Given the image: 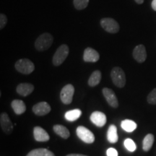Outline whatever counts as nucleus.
I'll list each match as a JSON object with an SVG mask.
<instances>
[{
	"instance_id": "1",
	"label": "nucleus",
	"mask_w": 156,
	"mask_h": 156,
	"mask_svg": "<svg viewBox=\"0 0 156 156\" xmlns=\"http://www.w3.org/2000/svg\"><path fill=\"white\" fill-rule=\"evenodd\" d=\"M54 41V37L48 33L40 35L35 42V48L38 51H44L51 47Z\"/></svg>"
},
{
	"instance_id": "2",
	"label": "nucleus",
	"mask_w": 156,
	"mask_h": 156,
	"mask_svg": "<svg viewBox=\"0 0 156 156\" xmlns=\"http://www.w3.org/2000/svg\"><path fill=\"white\" fill-rule=\"evenodd\" d=\"M111 77H112L113 83L116 87H124L126 85V75L124 72L121 67H115L111 72Z\"/></svg>"
},
{
	"instance_id": "3",
	"label": "nucleus",
	"mask_w": 156,
	"mask_h": 156,
	"mask_svg": "<svg viewBox=\"0 0 156 156\" xmlns=\"http://www.w3.org/2000/svg\"><path fill=\"white\" fill-rule=\"evenodd\" d=\"M15 67L17 72L23 75H30L35 69V65L28 58H21L17 61Z\"/></svg>"
},
{
	"instance_id": "4",
	"label": "nucleus",
	"mask_w": 156,
	"mask_h": 156,
	"mask_svg": "<svg viewBox=\"0 0 156 156\" xmlns=\"http://www.w3.org/2000/svg\"><path fill=\"white\" fill-rule=\"evenodd\" d=\"M69 47L66 44H62L56 49L55 54L53 56V64L54 66H59L65 61L69 55Z\"/></svg>"
},
{
	"instance_id": "5",
	"label": "nucleus",
	"mask_w": 156,
	"mask_h": 156,
	"mask_svg": "<svg viewBox=\"0 0 156 156\" xmlns=\"http://www.w3.org/2000/svg\"><path fill=\"white\" fill-rule=\"evenodd\" d=\"M101 25L106 32L109 34H116L120 30L119 23L114 19L111 17H104L101 20Z\"/></svg>"
},
{
	"instance_id": "6",
	"label": "nucleus",
	"mask_w": 156,
	"mask_h": 156,
	"mask_svg": "<svg viewBox=\"0 0 156 156\" xmlns=\"http://www.w3.org/2000/svg\"><path fill=\"white\" fill-rule=\"evenodd\" d=\"M76 133L78 137L82 141L87 144H91L95 141V136L91 131H90L88 129L83 126H78L76 129Z\"/></svg>"
},
{
	"instance_id": "7",
	"label": "nucleus",
	"mask_w": 156,
	"mask_h": 156,
	"mask_svg": "<svg viewBox=\"0 0 156 156\" xmlns=\"http://www.w3.org/2000/svg\"><path fill=\"white\" fill-rule=\"evenodd\" d=\"M75 87L71 84H68L63 87L60 93V98L64 104H70L73 102Z\"/></svg>"
},
{
	"instance_id": "8",
	"label": "nucleus",
	"mask_w": 156,
	"mask_h": 156,
	"mask_svg": "<svg viewBox=\"0 0 156 156\" xmlns=\"http://www.w3.org/2000/svg\"><path fill=\"white\" fill-rule=\"evenodd\" d=\"M0 125L2 131L7 134H10L13 131V124L7 114L2 113L0 116Z\"/></svg>"
},
{
	"instance_id": "9",
	"label": "nucleus",
	"mask_w": 156,
	"mask_h": 156,
	"mask_svg": "<svg viewBox=\"0 0 156 156\" xmlns=\"http://www.w3.org/2000/svg\"><path fill=\"white\" fill-rule=\"evenodd\" d=\"M103 96L106 98L107 103L109 104V106L113 107V108H117L119 106L118 99H117L115 93L112 89L108 88V87H104L103 89Z\"/></svg>"
},
{
	"instance_id": "10",
	"label": "nucleus",
	"mask_w": 156,
	"mask_h": 156,
	"mask_svg": "<svg viewBox=\"0 0 156 156\" xmlns=\"http://www.w3.org/2000/svg\"><path fill=\"white\" fill-rule=\"evenodd\" d=\"M51 106L47 102H40L36 103L33 107V112L37 116H45L51 112Z\"/></svg>"
},
{
	"instance_id": "11",
	"label": "nucleus",
	"mask_w": 156,
	"mask_h": 156,
	"mask_svg": "<svg viewBox=\"0 0 156 156\" xmlns=\"http://www.w3.org/2000/svg\"><path fill=\"white\" fill-rule=\"evenodd\" d=\"M132 55H133L134 59L139 63H142L145 62L147 58V52H146L145 46L142 44L136 46L134 48Z\"/></svg>"
},
{
	"instance_id": "12",
	"label": "nucleus",
	"mask_w": 156,
	"mask_h": 156,
	"mask_svg": "<svg viewBox=\"0 0 156 156\" xmlns=\"http://www.w3.org/2000/svg\"><path fill=\"white\" fill-rule=\"evenodd\" d=\"M90 119L93 124L98 127H102L106 123V116L104 113L101 112H94L92 113Z\"/></svg>"
},
{
	"instance_id": "13",
	"label": "nucleus",
	"mask_w": 156,
	"mask_h": 156,
	"mask_svg": "<svg viewBox=\"0 0 156 156\" xmlns=\"http://www.w3.org/2000/svg\"><path fill=\"white\" fill-rule=\"evenodd\" d=\"M100 58V54L96 50L87 47L84 51L83 60L85 62H96Z\"/></svg>"
},
{
	"instance_id": "14",
	"label": "nucleus",
	"mask_w": 156,
	"mask_h": 156,
	"mask_svg": "<svg viewBox=\"0 0 156 156\" xmlns=\"http://www.w3.org/2000/svg\"><path fill=\"white\" fill-rule=\"evenodd\" d=\"M34 136L35 140L38 142H47L50 139V136L47 132L41 126L34 127Z\"/></svg>"
},
{
	"instance_id": "15",
	"label": "nucleus",
	"mask_w": 156,
	"mask_h": 156,
	"mask_svg": "<svg viewBox=\"0 0 156 156\" xmlns=\"http://www.w3.org/2000/svg\"><path fill=\"white\" fill-rule=\"evenodd\" d=\"M34 90V85L30 83H20L17 85L16 91L20 95L28 96Z\"/></svg>"
},
{
	"instance_id": "16",
	"label": "nucleus",
	"mask_w": 156,
	"mask_h": 156,
	"mask_svg": "<svg viewBox=\"0 0 156 156\" xmlns=\"http://www.w3.org/2000/svg\"><path fill=\"white\" fill-rule=\"evenodd\" d=\"M11 106L15 114L17 115L23 114L26 111V106L21 100H14L12 101Z\"/></svg>"
},
{
	"instance_id": "17",
	"label": "nucleus",
	"mask_w": 156,
	"mask_h": 156,
	"mask_svg": "<svg viewBox=\"0 0 156 156\" xmlns=\"http://www.w3.org/2000/svg\"><path fill=\"white\" fill-rule=\"evenodd\" d=\"M107 139L111 143H116L118 141L119 136L117 134V128L114 124L109 126L108 132H107Z\"/></svg>"
},
{
	"instance_id": "18",
	"label": "nucleus",
	"mask_w": 156,
	"mask_h": 156,
	"mask_svg": "<svg viewBox=\"0 0 156 156\" xmlns=\"http://www.w3.org/2000/svg\"><path fill=\"white\" fill-rule=\"evenodd\" d=\"M53 129L56 134H58V136H60L63 139H67L70 135L69 129L63 125L56 124V125L54 126Z\"/></svg>"
},
{
	"instance_id": "19",
	"label": "nucleus",
	"mask_w": 156,
	"mask_h": 156,
	"mask_svg": "<svg viewBox=\"0 0 156 156\" xmlns=\"http://www.w3.org/2000/svg\"><path fill=\"white\" fill-rule=\"evenodd\" d=\"M101 71L99 70H95L93 73L91 74L90 77L88 80V85L90 87H95L100 83L101 80Z\"/></svg>"
},
{
	"instance_id": "20",
	"label": "nucleus",
	"mask_w": 156,
	"mask_h": 156,
	"mask_svg": "<svg viewBox=\"0 0 156 156\" xmlns=\"http://www.w3.org/2000/svg\"><path fill=\"white\" fill-rule=\"evenodd\" d=\"M121 126L126 132H132L137 127V124L134 121L130 119H125L121 123Z\"/></svg>"
},
{
	"instance_id": "21",
	"label": "nucleus",
	"mask_w": 156,
	"mask_h": 156,
	"mask_svg": "<svg viewBox=\"0 0 156 156\" xmlns=\"http://www.w3.org/2000/svg\"><path fill=\"white\" fill-rule=\"evenodd\" d=\"M82 115V112L80 109H73V110L69 111V112H66L64 117L67 121L69 122H75Z\"/></svg>"
},
{
	"instance_id": "22",
	"label": "nucleus",
	"mask_w": 156,
	"mask_h": 156,
	"mask_svg": "<svg viewBox=\"0 0 156 156\" xmlns=\"http://www.w3.org/2000/svg\"><path fill=\"white\" fill-rule=\"evenodd\" d=\"M26 156H55V155L47 149L38 148L31 151Z\"/></svg>"
},
{
	"instance_id": "23",
	"label": "nucleus",
	"mask_w": 156,
	"mask_h": 156,
	"mask_svg": "<svg viewBox=\"0 0 156 156\" xmlns=\"http://www.w3.org/2000/svg\"><path fill=\"white\" fill-rule=\"evenodd\" d=\"M154 142V136L152 134H148L145 136L142 142V148L143 151L145 152L149 151L151 149L152 146L153 145Z\"/></svg>"
},
{
	"instance_id": "24",
	"label": "nucleus",
	"mask_w": 156,
	"mask_h": 156,
	"mask_svg": "<svg viewBox=\"0 0 156 156\" xmlns=\"http://www.w3.org/2000/svg\"><path fill=\"white\" fill-rule=\"evenodd\" d=\"M73 4L75 9H77V10H82L87 7L89 0H74Z\"/></svg>"
},
{
	"instance_id": "25",
	"label": "nucleus",
	"mask_w": 156,
	"mask_h": 156,
	"mask_svg": "<svg viewBox=\"0 0 156 156\" xmlns=\"http://www.w3.org/2000/svg\"><path fill=\"white\" fill-rule=\"evenodd\" d=\"M124 147H126V149L129 152H134L136 151V144L134 143V142L130 138H127L124 140Z\"/></svg>"
},
{
	"instance_id": "26",
	"label": "nucleus",
	"mask_w": 156,
	"mask_h": 156,
	"mask_svg": "<svg viewBox=\"0 0 156 156\" xmlns=\"http://www.w3.org/2000/svg\"><path fill=\"white\" fill-rule=\"evenodd\" d=\"M147 101L150 104L156 105V88L153 89L147 95Z\"/></svg>"
},
{
	"instance_id": "27",
	"label": "nucleus",
	"mask_w": 156,
	"mask_h": 156,
	"mask_svg": "<svg viewBox=\"0 0 156 156\" xmlns=\"http://www.w3.org/2000/svg\"><path fill=\"white\" fill-rule=\"evenodd\" d=\"M7 23V17L5 14L0 15V29H3Z\"/></svg>"
},
{
	"instance_id": "28",
	"label": "nucleus",
	"mask_w": 156,
	"mask_h": 156,
	"mask_svg": "<svg viewBox=\"0 0 156 156\" xmlns=\"http://www.w3.org/2000/svg\"><path fill=\"white\" fill-rule=\"evenodd\" d=\"M107 156H118V152L115 148H108L106 151Z\"/></svg>"
},
{
	"instance_id": "29",
	"label": "nucleus",
	"mask_w": 156,
	"mask_h": 156,
	"mask_svg": "<svg viewBox=\"0 0 156 156\" xmlns=\"http://www.w3.org/2000/svg\"><path fill=\"white\" fill-rule=\"evenodd\" d=\"M151 6H152V8L153 9V10L156 11V0H153V1H152Z\"/></svg>"
},
{
	"instance_id": "30",
	"label": "nucleus",
	"mask_w": 156,
	"mask_h": 156,
	"mask_svg": "<svg viewBox=\"0 0 156 156\" xmlns=\"http://www.w3.org/2000/svg\"><path fill=\"white\" fill-rule=\"evenodd\" d=\"M67 156H87V155H82V154H69V155H67Z\"/></svg>"
},
{
	"instance_id": "31",
	"label": "nucleus",
	"mask_w": 156,
	"mask_h": 156,
	"mask_svg": "<svg viewBox=\"0 0 156 156\" xmlns=\"http://www.w3.org/2000/svg\"><path fill=\"white\" fill-rule=\"evenodd\" d=\"M136 3L139 4V5H142V3L144 2V0H134Z\"/></svg>"
}]
</instances>
